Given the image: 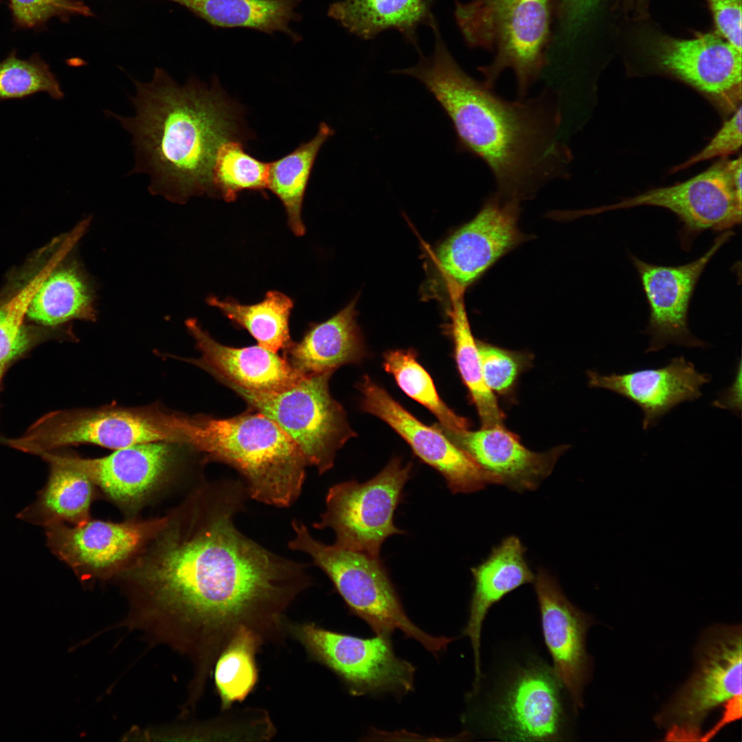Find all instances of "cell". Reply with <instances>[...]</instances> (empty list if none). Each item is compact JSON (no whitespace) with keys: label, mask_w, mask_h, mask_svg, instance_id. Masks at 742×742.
<instances>
[{"label":"cell","mask_w":742,"mask_h":742,"mask_svg":"<svg viewBox=\"0 0 742 742\" xmlns=\"http://www.w3.org/2000/svg\"><path fill=\"white\" fill-rule=\"evenodd\" d=\"M245 495V485L232 481L196 491L127 570L146 617L175 631L204 674L242 629L264 644L284 643L286 611L310 584L303 565L236 528Z\"/></svg>","instance_id":"6da1fadb"},{"label":"cell","mask_w":742,"mask_h":742,"mask_svg":"<svg viewBox=\"0 0 742 742\" xmlns=\"http://www.w3.org/2000/svg\"><path fill=\"white\" fill-rule=\"evenodd\" d=\"M431 28L434 50L397 70L433 94L452 122L460 148L482 159L503 199L519 201L541 186L570 175L572 153L561 134L562 115L551 95L505 100L465 73L443 41L438 24Z\"/></svg>","instance_id":"7a4b0ae2"},{"label":"cell","mask_w":742,"mask_h":742,"mask_svg":"<svg viewBox=\"0 0 742 742\" xmlns=\"http://www.w3.org/2000/svg\"><path fill=\"white\" fill-rule=\"evenodd\" d=\"M134 84V115L108 112L132 137L131 173L148 175L150 191L173 202L214 194L212 168L218 148L245 138L240 111L216 82L209 89L191 78L181 86L161 67L155 68L149 82Z\"/></svg>","instance_id":"3957f363"},{"label":"cell","mask_w":742,"mask_h":742,"mask_svg":"<svg viewBox=\"0 0 742 742\" xmlns=\"http://www.w3.org/2000/svg\"><path fill=\"white\" fill-rule=\"evenodd\" d=\"M188 447L207 461L237 470L256 500L287 506L300 494L307 462L294 441L260 412L249 409L223 418L194 415Z\"/></svg>","instance_id":"277c9868"},{"label":"cell","mask_w":742,"mask_h":742,"mask_svg":"<svg viewBox=\"0 0 742 742\" xmlns=\"http://www.w3.org/2000/svg\"><path fill=\"white\" fill-rule=\"evenodd\" d=\"M552 0H455L454 16L466 44L495 54L478 68L493 88L502 72H514L524 98L548 63Z\"/></svg>","instance_id":"5b68a950"},{"label":"cell","mask_w":742,"mask_h":742,"mask_svg":"<svg viewBox=\"0 0 742 742\" xmlns=\"http://www.w3.org/2000/svg\"><path fill=\"white\" fill-rule=\"evenodd\" d=\"M292 550L308 554L332 581L350 611L366 622L376 635L390 636L395 630L436 655L453 639L433 636L408 618L381 560L363 552L324 544L302 523H292Z\"/></svg>","instance_id":"8992f818"},{"label":"cell","mask_w":742,"mask_h":742,"mask_svg":"<svg viewBox=\"0 0 742 742\" xmlns=\"http://www.w3.org/2000/svg\"><path fill=\"white\" fill-rule=\"evenodd\" d=\"M510 665L486 696L481 716L486 733L506 741L572 737L577 709L552 666L534 656Z\"/></svg>","instance_id":"52a82bcc"},{"label":"cell","mask_w":742,"mask_h":742,"mask_svg":"<svg viewBox=\"0 0 742 742\" xmlns=\"http://www.w3.org/2000/svg\"><path fill=\"white\" fill-rule=\"evenodd\" d=\"M191 416L170 412L159 406H118L50 413L22 438L9 440L19 450L41 454L53 449L91 444L112 449L152 442L187 446Z\"/></svg>","instance_id":"ba28073f"},{"label":"cell","mask_w":742,"mask_h":742,"mask_svg":"<svg viewBox=\"0 0 742 742\" xmlns=\"http://www.w3.org/2000/svg\"><path fill=\"white\" fill-rule=\"evenodd\" d=\"M333 374L308 375L287 389L272 392L248 390L213 377L240 396L249 409L275 422L297 445L307 464L322 473L333 467L337 451L357 436L344 407L330 394Z\"/></svg>","instance_id":"9c48e42d"},{"label":"cell","mask_w":742,"mask_h":742,"mask_svg":"<svg viewBox=\"0 0 742 742\" xmlns=\"http://www.w3.org/2000/svg\"><path fill=\"white\" fill-rule=\"evenodd\" d=\"M741 649L739 626L715 627L704 634L695 672L658 715L660 725L668 728L666 740L701 741L710 712L741 701Z\"/></svg>","instance_id":"30bf717a"},{"label":"cell","mask_w":742,"mask_h":742,"mask_svg":"<svg viewBox=\"0 0 742 742\" xmlns=\"http://www.w3.org/2000/svg\"><path fill=\"white\" fill-rule=\"evenodd\" d=\"M412 469V463L403 464L394 457L365 482L335 484L328 491L326 510L315 528H331L336 545L379 558L383 542L404 532L394 525V515Z\"/></svg>","instance_id":"8fae6325"},{"label":"cell","mask_w":742,"mask_h":742,"mask_svg":"<svg viewBox=\"0 0 742 742\" xmlns=\"http://www.w3.org/2000/svg\"><path fill=\"white\" fill-rule=\"evenodd\" d=\"M287 632L313 660L339 677L352 695H403L413 690L415 668L396 656L390 636L361 638L313 622H288Z\"/></svg>","instance_id":"7c38bea8"},{"label":"cell","mask_w":742,"mask_h":742,"mask_svg":"<svg viewBox=\"0 0 742 742\" xmlns=\"http://www.w3.org/2000/svg\"><path fill=\"white\" fill-rule=\"evenodd\" d=\"M738 159L721 158L685 181L650 189L616 203L585 211V214L638 206L667 209L678 217L682 225L679 240L682 247L687 251L694 238L702 232L726 231L741 223L742 186L734 177Z\"/></svg>","instance_id":"4fadbf2b"},{"label":"cell","mask_w":742,"mask_h":742,"mask_svg":"<svg viewBox=\"0 0 742 742\" xmlns=\"http://www.w3.org/2000/svg\"><path fill=\"white\" fill-rule=\"evenodd\" d=\"M519 201L495 195L479 212L444 240L436 260L451 294H462L524 236L517 226Z\"/></svg>","instance_id":"5bb4252c"},{"label":"cell","mask_w":742,"mask_h":742,"mask_svg":"<svg viewBox=\"0 0 742 742\" xmlns=\"http://www.w3.org/2000/svg\"><path fill=\"white\" fill-rule=\"evenodd\" d=\"M357 388L363 410L389 425L423 462L438 471L453 493H469L488 484H502L495 475L483 470L442 431L418 420L369 376Z\"/></svg>","instance_id":"9a60e30c"},{"label":"cell","mask_w":742,"mask_h":742,"mask_svg":"<svg viewBox=\"0 0 742 742\" xmlns=\"http://www.w3.org/2000/svg\"><path fill=\"white\" fill-rule=\"evenodd\" d=\"M734 234L730 229L723 231L701 257L677 266L651 264L629 254L649 309L647 352L659 351L669 344L705 347L706 343L696 338L688 327L690 304L708 263Z\"/></svg>","instance_id":"2e32d148"},{"label":"cell","mask_w":742,"mask_h":742,"mask_svg":"<svg viewBox=\"0 0 742 742\" xmlns=\"http://www.w3.org/2000/svg\"><path fill=\"white\" fill-rule=\"evenodd\" d=\"M168 517L115 523L90 520L69 526H45L47 545L78 574L103 576L116 572L137 555L167 524Z\"/></svg>","instance_id":"e0dca14e"},{"label":"cell","mask_w":742,"mask_h":742,"mask_svg":"<svg viewBox=\"0 0 742 742\" xmlns=\"http://www.w3.org/2000/svg\"><path fill=\"white\" fill-rule=\"evenodd\" d=\"M188 449L180 443L160 441L116 449L98 458L58 456L87 475L115 503L133 509L140 506L170 475Z\"/></svg>","instance_id":"ac0fdd59"},{"label":"cell","mask_w":742,"mask_h":742,"mask_svg":"<svg viewBox=\"0 0 742 742\" xmlns=\"http://www.w3.org/2000/svg\"><path fill=\"white\" fill-rule=\"evenodd\" d=\"M655 56L666 73L728 110L737 108L741 99V52L716 32L690 39L664 38Z\"/></svg>","instance_id":"d6986e66"},{"label":"cell","mask_w":742,"mask_h":742,"mask_svg":"<svg viewBox=\"0 0 742 742\" xmlns=\"http://www.w3.org/2000/svg\"><path fill=\"white\" fill-rule=\"evenodd\" d=\"M533 583L552 668L576 709L582 708L590 673L585 640L592 619L569 600L556 580L544 569L539 570Z\"/></svg>","instance_id":"ffe728a7"},{"label":"cell","mask_w":742,"mask_h":742,"mask_svg":"<svg viewBox=\"0 0 742 742\" xmlns=\"http://www.w3.org/2000/svg\"><path fill=\"white\" fill-rule=\"evenodd\" d=\"M589 385L611 391L636 404L643 414L644 429L653 427L678 405L701 396L703 385L711 381L683 356L666 366L627 373L603 375L588 372Z\"/></svg>","instance_id":"44dd1931"},{"label":"cell","mask_w":742,"mask_h":742,"mask_svg":"<svg viewBox=\"0 0 742 742\" xmlns=\"http://www.w3.org/2000/svg\"><path fill=\"white\" fill-rule=\"evenodd\" d=\"M434 426L483 470L497 476L502 484L517 492L536 489L551 473L558 458L566 449L565 446H561L546 452L532 451L504 425L477 431H451L438 423Z\"/></svg>","instance_id":"7402d4cb"},{"label":"cell","mask_w":742,"mask_h":742,"mask_svg":"<svg viewBox=\"0 0 742 742\" xmlns=\"http://www.w3.org/2000/svg\"><path fill=\"white\" fill-rule=\"evenodd\" d=\"M186 325L201 356L183 360L212 376H221L244 388L264 392L284 390L306 376L284 357L258 344L243 348L223 345L204 330L196 319H188Z\"/></svg>","instance_id":"603a6c76"},{"label":"cell","mask_w":742,"mask_h":742,"mask_svg":"<svg viewBox=\"0 0 742 742\" xmlns=\"http://www.w3.org/2000/svg\"><path fill=\"white\" fill-rule=\"evenodd\" d=\"M84 225L67 236L46 276L32 297L26 316L47 326H56L74 319L95 321V293L92 280L82 266L69 254Z\"/></svg>","instance_id":"cb8c5ba5"},{"label":"cell","mask_w":742,"mask_h":742,"mask_svg":"<svg viewBox=\"0 0 742 742\" xmlns=\"http://www.w3.org/2000/svg\"><path fill=\"white\" fill-rule=\"evenodd\" d=\"M526 548L515 536L505 538L490 555L471 568L474 579L466 625L463 631L471 641L473 652L475 682L481 677L480 639L484 620L491 607L519 587L532 583L524 554Z\"/></svg>","instance_id":"d4e9b609"},{"label":"cell","mask_w":742,"mask_h":742,"mask_svg":"<svg viewBox=\"0 0 742 742\" xmlns=\"http://www.w3.org/2000/svg\"><path fill=\"white\" fill-rule=\"evenodd\" d=\"M357 298L328 320L311 325L302 339L293 341L283 357L304 375L334 372L367 355L356 320Z\"/></svg>","instance_id":"484cf974"},{"label":"cell","mask_w":742,"mask_h":742,"mask_svg":"<svg viewBox=\"0 0 742 742\" xmlns=\"http://www.w3.org/2000/svg\"><path fill=\"white\" fill-rule=\"evenodd\" d=\"M434 0H342L333 3L328 16L350 33L364 40L374 38L387 30H396L405 41L418 47L417 29L430 26Z\"/></svg>","instance_id":"4316f807"},{"label":"cell","mask_w":742,"mask_h":742,"mask_svg":"<svg viewBox=\"0 0 742 742\" xmlns=\"http://www.w3.org/2000/svg\"><path fill=\"white\" fill-rule=\"evenodd\" d=\"M49 464L48 481L37 499L17 517L44 527L54 523L78 525L89 519L93 483L87 475L60 459L58 454H40Z\"/></svg>","instance_id":"83f0119b"},{"label":"cell","mask_w":742,"mask_h":742,"mask_svg":"<svg viewBox=\"0 0 742 742\" xmlns=\"http://www.w3.org/2000/svg\"><path fill=\"white\" fill-rule=\"evenodd\" d=\"M334 130L322 122L316 135L301 144L291 153L269 163L267 188L282 203L289 225L298 236L305 227L301 216L303 199L317 154Z\"/></svg>","instance_id":"f1b7e54d"},{"label":"cell","mask_w":742,"mask_h":742,"mask_svg":"<svg viewBox=\"0 0 742 742\" xmlns=\"http://www.w3.org/2000/svg\"><path fill=\"white\" fill-rule=\"evenodd\" d=\"M462 297L451 295L452 305L448 313L457 367L477 408L482 428L503 426L504 414L482 376L477 340L471 333Z\"/></svg>","instance_id":"f546056e"},{"label":"cell","mask_w":742,"mask_h":742,"mask_svg":"<svg viewBox=\"0 0 742 742\" xmlns=\"http://www.w3.org/2000/svg\"><path fill=\"white\" fill-rule=\"evenodd\" d=\"M210 305L218 308L228 319L247 330L258 344L275 352L284 350L293 341L290 335L289 317L293 306L286 295L271 291L255 304H241L232 300L210 297Z\"/></svg>","instance_id":"4dcf8cb0"},{"label":"cell","mask_w":742,"mask_h":742,"mask_svg":"<svg viewBox=\"0 0 742 742\" xmlns=\"http://www.w3.org/2000/svg\"><path fill=\"white\" fill-rule=\"evenodd\" d=\"M263 644L255 633L242 629L218 655L214 675L221 710L243 701L254 688L258 679L256 654Z\"/></svg>","instance_id":"1f68e13d"},{"label":"cell","mask_w":742,"mask_h":742,"mask_svg":"<svg viewBox=\"0 0 742 742\" xmlns=\"http://www.w3.org/2000/svg\"><path fill=\"white\" fill-rule=\"evenodd\" d=\"M383 359L385 370L393 376L398 387L435 415L441 427L451 431L469 428L468 420L440 398L431 377L417 361L416 351L390 350L383 353Z\"/></svg>","instance_id":"d6a6232c"},{"label":"cell","mask_w":742,"mask_h":742,"mask_svg":"<svg viewBox=\"0 0 742 742\" xmlns=\"http://www.w3.org/2000/svg\"><path fill=\"white\" fill-rule=\"evenodd\" d=\"M269 163L245 152L243 142L223 143L217 149L212 168L214 194L233 201L245 190L262 191L267 188Z\"/></svg>","instance_id":"836d02e7"},{"label":"cell","mask_w":742,"mask_h":742,"mask_svg":"<svg viewBox=\"0 0 742 742\" xmlns=\"http://www.w3.org/2000/svg\"><path fill=\"white\" fill-rule=\"evenodd\" d=\"M48 264L14 292L0 298V366H6L19 357L33 341L24 320L30 301L50 267Z\"/></svg>","instance_id":"e575fe53"},{"label":"cell","mask_w":742,"mask_h":742,"mask_svg":"<svg viewBox=\"0 0 742 742\" xmlns=\"http://www.w3.org/2000/svg\"><path fill=\"white\" fill-rule=\"evenodd\" d=\"M41 91L58 100L64 97L56 76L38 54L24 60L13 49L0 62V101L23 99Z\"/></svg>","instance_id":"d590c367"},{"label":"cell","mask_w":742,"mask_h":742,"mask_svg":"<svg viewBox=\"0 0 742 742\" xmlns=\"http://www.w3.org/2000/svg\"><path fill=\"white\" fill-rule=\"evenodd\" d=\"M8 1L13 22L21 29L42 27L52 18L68 22L72 16H95L83 0Z\"/></svg>","instance_id":"8d00e7d4"},{"label":"cell","mask_w":742,"mask_h":742,"mask_svg":"<svg viewBox=\"0 0 742 742\" xmlns=\"http://www.w3.org/2000/svg\"><path fill=\"white\" fill-rule=\"evenodd\" d=\"M480 367L486 385L492 391L505 394L528 364V356L477 340Z\"/></svg>","instance_id":"74e56055"},{"label":"cell","mask_w":742,"mask_h":742,"mask_svg":"<svg viewBox=\"0 0 742 742\" xmlns=\"http://www.w3.org/2000/svg\"><path fill=\"white\" fill-rule=\"evenodd\" d=\"M741 111L740 104L704 148L682 164L673 167L670 172L675 173L697 163L717 157L726 158L737 153L742 144Z\"/></svg>","instance_id":"f35d334b"},{"label":"cell","mask_w":742,"mask_h":742,"mask_svg":"<svg viewBox=\"0 0 742 742\" xmlns=\"http://www.w3.org/2000/svg\"><path fill=\"white\" fill-rule=\"evenodd\" d=\"M600 0H559V38L561 47H569L580 36L595 12Z\"/></svg>","instance_id":"ab89813d"},{"label":"cell","mask_w":742,"mask_h":742,"mask_svg":"<svg viewBox=\"0 0 742 742\" xmlns=\"http://www.w3.org/2000/svg\"><path fill=\"white\" fill-rule=\"evenodd\" d=\"M716 32L741 52V0H707Z\"/></svg>","instance_id":"60d3db41"},{"label":"cell","mask_w":742,"mask_h":742,"mask_svg":"<svg viewBox=\"0 0 742 742\" xmlns=\"http://www.w3.org/2000/svg\"><path fill=\"white\" fill-rule=\"evenodd\" d=\"M712 405L721 409H728L734 414L741 411V361L739 359L734 378L730 385L721 391Z\"/></svg>","instance_id":"b9f144b4"},{"label":"cell","mask_w":742,"mask_h":742,"mask_svg":"<svg viewBox=\"0 0 742 742\" xmlns=\"http://www.w3.org/2000/svg\"><path fill=\"white\" fill-rule=\"evenodd\" d=\"M5 367V366H0V380H1V378L2 376V374H3Z\"/></svg>","instance_id":"7bdbcfd3"},{"label":"cell","mask_w":742,"mask_h":742,"mask_svg":"<svg viewBox=\"0 0 742 742\" xmlns=\"http://www.w3.org/2000/svg\"><path fill=\"white\" fill-rule=\"evenodd\" d=\"M637 1H641V0H637Z\"/></svg>","instance_id":"ee69618b"},{"label":"cell","mask_w":742,"mask_h":742,"mask_svg":"<svg viewBox=\"0 0 742 742\" xmlns=\"http://www.w3.org/2000/svg\"><path fill=\"white\" fill-rule=\"evenodd\" d=\"M2 1V0H0V1Z\"/></svg>","instance_id":"f6af8a7d"}]
</instances>
